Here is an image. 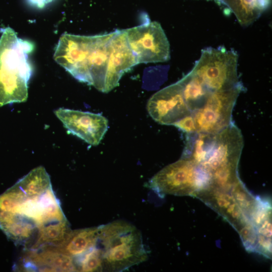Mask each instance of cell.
<instances>
[{
    "instance_id": "obj_6",
    "label": "cell",
    "mask_w": 272,
    "mask_h": 272,
    "mask_svg": "<svg viewBox=\"0 0 272 272\" xmlns=\"http://www.w3.org/2000/svg\"><path fill=\"white\" fill-rule=\"evenodd\" d=\"M238 54L224 47L202 50L190 72L211 91L224 90L237 85Z\"/></svg>"
},
{
    "instance_id": "obj_9",
    "label": "cell",
    "mask_w": 272,
    "mask_h": 272,
    "mask_svg": "<svg viewBox=\"0 0 272 272\" xmlns=\"http://www.w3.org/2000/svg\"><path fill=\"white\" fill-rule=\"evenodd\" d=\"M147 108L150 116L161 124L173 125L183 117L192 114L178 81L154 94L149 99Z\"/></svg>"
},
{
    "instance_id": "obj_4",
    "label": "cell",
    "mask_w": 272,
    "mask_h": 272,
    "mask_svg": "<svg viewBox=\"0 0 272 272\" xmlns=\"http://www.w3.org/2000/svg\"><path fill=\"white\" fill-rule=\"evenodd\" d=\"M98 243L105 271H122L148 258L140 230L122 220L99 226Z\"/></svg>"
},
{
    "instance_id": "obj_8",
    "label": "cell",
    "mask_w": 272,
    "mask_h": 272,
    "mask_svg": "<svg viewBox=\"0 0 272 272\" xmlns=\"http://www.w3.org/2000/svg\"><path fill=\"white\" fill-rule=\"evenodd\" d=\"M125 30L138 64L163 62L170 59V44L158 22H149Z\"/></svg>"
},
{
    "instance_id": "obj_21",
    "label": "cell",
    "mask_w": 272,
    "mask_h": 272,
    "mask_svg": "<svg viewBox=\"0 0 272 272\" xmlns=\"http://www.w3.org/2000/svg\"><path fill=\"white\" fill-rule=\"evenodd\" d=\"M173 125L187 133L196 132L194 120L192 114L187 115L175 122Z\"/></svg>"
},
{
    "instance_id": "obj_5",
    "label": "cell",
    "mask_w": 272,
    "mask_h": 272,
    "mask_svg": "<svg viewBox=\"0 0 272 272\" xmlns=\"http://www.w3.org/2000/svg\"><path fill=\"white\" fill-rule=\"evenodd\" d=\"M211 184L208 173L190 158L181 157L164 167L148 183L160 196L171 194L198 197Z\"/></svg>"
},
{
    "instance_id": "obj_11",
    "label": "cell",
    "mask_w": 272,
    "mask_h": 272,
    "mask_svg": "<svg viewBox=\"0 0 272 272\" xmlns=\"http://www.w3.org/2000/svg\"><path fill=\"white\" fill-rule=\"evenodd\" d=\"M138 64L127 40L125 30H115L109 44L104 93L116 87L122 76Z\"/></svg>"
},
{
    "instance_id": "obj_14",
    "label": "cell",
    "mask_w": 272,
    "mask_h": 272,
    "mask_svg": "<svg viewBox=\"0 0 272 272\" xmlns=\"http://www.w3.org/2000/svg\"><path fill=\"white\" fill-rule=\"evenodd\" d=\"M98 236L99 227L71 230L62 243L54 247L73 258L83 256L96 246Z\"/></svg>"
},
{
    "instance_id": "obj_20",
    "label": "cell",
    "mask_w": 272,
    "mask_h": 272,
    "mask_svg": "<svg viewBox=\"0 0 272 272\" xmlns=\"http://www.w3.org/2000/svg\"><path fill=\"white\" fill-rule=\"evenodd\" d=\"M78 271L84 272L103 271L102 251L95 246L83 255Z\"/></svg>"
},
{
    "instance_id": "obj_18",
    "label": "cell",
    "mask_w": 272,
    "mask_h": 272,
    "mask_svg": "<svg viewBox=\"0 0 272 272\" xmlns=\"http://www.w3.org/2000/svg\"><path fill=\"white\" fill-rule=\"evenodd\" d=\"M185 101L192 113L205 102L211 92L190 72L178 81Z\"/></svg>"
},
{
    "instance_id": "obj_17",
    "label": "cell",
    "mask_w": 272,
    "mask_h": 272,
    "mask_svg": "<svg viewBox=\"0 0 272 272\" xmlns=\"http://www.w3.org/2000/svg\"><path fill=\"white\" fill-rule=\"evenodd\" d=\"M38 232L31 250L46 246L57 247L64 241L71 231L66 219L50 222L37 228Z\"/></svg>"
},
{
    "instance_id": "obj_13",
    "label": "cell",
    "mask_w": 272,
    "mask_h": 272,
    "mask_svg": "<svg viewBox=\"0 0 272 272\" xmlns=\"http://www.w3.org/2000/svg\"><path fill=\"white\" fill-rule=\"evenodd\" d=\"M27 263L40 270L48 271H76L78 266L74 258L54 247L46 246L31 250L27 253Z\"/></svg>"
},
{
    "instance_id": "obj_3",
    "label": "cell",
    "mask_w": 272,
    "mask_h": 272,
    "mask_svg": "<svg viewBox=\"0 0 272 272\" xmlns=\"http://www.w3.org/2000/svg\"><path fill=\"white\" fill-rule=\"evenodd\" d=\"M1 32L0 107L27 100L32 73L28 54L34 49L32 42L18 38L11 28L1 29Z\"/></svg>"
},
{
    "instance_id": "obj_12",
    "label": "cell",
    "mask_w": 272,
    "mask_h": 272,
    "mask_svg": "<svg viewBox=\"0 0 272 272\" xmlns=\"http://www.w3.org/2000/svg\"><path fill=\"white\" fill-rule=\"evenodd\" d=\"M10 213L22 216L37 228L66 219L51 186L39 196L27 197Z\"/></svg>"
},
{
    "instance_id": "obj_15",
    "label": "cell",
    "mask_w": 272,
    "mask_h": 272,
    "mask_svg": "<svg viewBox=\"0 0 272 272\" xmlns=\"http://www.w3.org/2000/svg\"><path fill=\"white\" fill-rule=\"evenodd\" d=\"M233 13L238 22L247 26L255 21L269 7L271 0H218Z\"/></svg>"
},
{
    "instance_id": "obj_19",
    "label": "cell",
    "mask_w": 272,
    "mask_h": 272,
    "mask_svg": "<svg viewBox=\"0 0 272 272\" xmlns=\"http://www.w3.org/2000/svg\"><path fill=\"white\" fill-rule=\"evenodd\" d=\"M16 183L27 197L39 196L51 186L49 176L42 166L33 169Z\"/></svg>"
},
{
    "instance_id": "obj_16",
    "label": "cell",
    "mask_w": 272,
    "mask_h": 272,
    "mask_svg": "<svg viewBox=\"0 0 272 272\" xmlns=\"http://www.w3.org/2000/svg\"><path fill=\"white\" fill-rule=\"evenodd\" d=\"M36 228L32 222L22 216L0 210V229L13 241L20 243L29 240Z\"/></svg>"
},
{
    "instance_id": "obj_7",
    "label": "cell",
    "mask_w": 272,
    "mask_h": 272,
    "mask_svg": "<svg viewBox=\"0 0 272 272\" xmlns=\"http://www.w3.org/2000/svg\"><path fill=\"white\" fill-rule=\"evenodd\" d=\"M243 89L240 83L229 89L211 91L204 104L192 113L196 132L214 134L229 126L232 123L233 109Z\"/></svg>"
},
{
    "instance_id": "obj_22",
    "label": "cell",
    "mask_w": 272,
    "mask_h": 272,
    "mask_svg": "<svg viewBox=\"0 0 272 272\" xmlns=\"http://www.w3.org/2000/svg\"><path fill=\"white\" fill-rule=\"evenodd\" d=\"M52 1L53 0H27V2L31 6L37 8H43Z\"/></svg>"
},
{
    "instance_id": "obj_10",
    "label": "cell",
    "mask_w": 272,
    "mask_h": 272,
    "mask_svg": "<svg viewBox=\"0 0 272 272\" xmlns=\"http://www.w3.org/2000/svg\"><path fill=\"white\" fill-rule=\"evenodd\" d=\"M56 116L69 131L92 146L98 145L108 128V120L100 114L60 108Z\"/></svg>"
},
{
    "instance_id": "obj_2",
    "label": "cell",
    "mask_w": 272,
    "mask_h": 272,
    "mask_svg": "<svg viewBox=\"0 0 272 272\" xmlns=\"http://www.w3.org/2000/svg\"><path fill=\"white\" fill-rule=\"evenodd\" d=\"M243 145L241 130L232 123L216 133L187 134L182 155L191 159L211 177L216 174L237 172Z\"/></svg>"
},
{
    "instance_id": "obj_23",
    "label": "cell",
    "mask_w": 272,
    "mask_h": 272,
    "mask_svg": "<svg viewBox=\"0 0 272 272\" xmlns=\"http://www.w3.org/2000/svg\"><path fill=\"white\" fill-rule=\"evenodd\" d=\"M216 2L217 1V0H215Z\"/></svg>"
},
{
    "instance_id": "obj_1",
    "label": "cell",
    "mask_w": 272,
    "mask_h": 272,
    "mask_svg": "<svg viewBox=\"0 0 272 272\" xmlns=\"http://www.w3.org/2000/svg\"><path fill=\"white\" fill-rule=\"evenodd\" d=\"M113 34V32L94 36L63 34L55 47L54 59L76 79L104 93Z\"/></svg>"
}]
</instances>
